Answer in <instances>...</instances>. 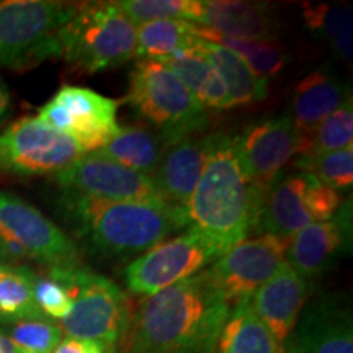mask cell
<instances>
[{"label": "cell", "mask_w": 353, "mask_h": 353, "mask_svg": "<svg viewBox=\"0 0 353 353\" xmlns=\"http://www.w3.org/2000/svg\"><path fill=\"white\" fill-rule=\"evenodd\" d=\"M216 348L218 353H280L270 332L250 306V299L231 306Z\"/></svg>", "instance_id": "cell-26"}, {"label": "cell", "mask_w": 353, "mask_h": 353, "mask_svg": "<svg viewBox=\"0 0 353 353\" xmlns=\"http://www.w3.org/2000/svg\"><path fill=\"white\" fill-rule=\"evenodd\" d=\"M304 23L311 32L329 41L334 51L352 63V8L348 6H306Z\"/></svg>", "instance_id": "cell-28"}, {"label": "cell", "mask_w": 353, "mask_h": 353, "mask_svg": "<svg viewBox=\"0 0 353 353\" xmlns=\"http://www.w3.org/2000/svg\"><path fill=\"white\" fill-rule=\"evenodd\" d=\"M52 353H112L107 350L101 343L95 341H87V339L65 337L59 342Z\"/></svg>", "instance_id": "cell-35"}, {"label": "cell", "mask_w": 353, "mask_h": 353, "mask_svg": "<svg viewBox=\"0 0 353 353\" xmlns=\"http://www.w3.org/2000/svg\"><path fill=\"white\" fill-rule=\"evenodd\" d=\"M61 57L88 76L121 68L136 57V26L114 2L77 3L61 32Z\"/></svg>", "instance_id": "cell-4"}, {"label": "cell", "mask_w": 353, "mask_h": 353, "mask_svg": "<svg viewBox=\"0 0 353 353\" xmlns=\"http://www.w3.org/2000/svg\"><path fill=\"white\" fill-rule=\"evenodd\" d=\"M350 99V85L329 70H314L294 87L288 114L301 132L304 152L309 151V141L316 128Z\"/></svg>", "instance_id": "cell-20"}, {"label": "cell", "mask_w": 353, "mask_h": 353, "mask_svg": "<svg viewBox=\"0 0 353 353\" xmlns=\"http://www.w3.org/2000/svg\"><path fill=\"white\" fill-rule=\"evenodd\" d=\"M224 250L196 228L170 241H162L143 252L125 268V283L132 294L149 298L161 290L198 275L214 263Z\"/></svg>", "instance_id": "cell-9"}, {"label": "cell", "mask_w": 353, "mask_h": 353, "mask_svg": "<svg viewBox=\"0 0 353 353\" xmlns=\"http://www.w3.org/2000/svg\"><path fill=\"white\" fill-rule=\"evenodd\" d=\"M206 38V30L183 20H157L136 26V57L162 61Z\"/></svg>", "instance_id": "cell-25"}, {"label": "cell", "mask_w": 353, "mask_h": 353, "mask_svg": "<svg viewBox=\"0 0 353 353\" xmlns=\"http://www.w3.org/2000/svg\"><path fill=\"white\" fill-rule=\"evenodd\" d=\"M68 286L72 309L61 321V330L68 337L87 339L114 353L123 335L131 327L128 298L110 278L94 273L82 265L48 268Z\"/></svg>", "instance_id": "cell-5"}, {"label": "cell", "mask_w": 353, "mask_h": 353, "mask_svg": "<svg viewBox=\"0 0 353 353\" xmlns=\"http://www.w3.org/2000/svg\"><path fill=\"white\" fill-rule=\"evenodd\" d=\"M265 192L245 174L236 136L213 132V148L187 205L190 226L214 241L224 254L259 232Z\"/></svg>", "instance_id": "cell-3"}, {"label": "cell", "mask_w": 353, "mask_h": 353, "mask_svg": "<svg viewBox=\"0 0 353 353\" xmlns=\"http://www.w3.org/2000/svg\"><path fill=\"white\" fill-rule=\"evenodd\" d=\"M294 169L311 174L337 193H350L353 185V145L341 151L312 154L294 159Z\"/></svg>", "instance_id": "cell-29"}, {"label": "cell", "mask_w": 353, "mask_h": 353, "mask_svg": "<svg viewBox=\"0 0 353 353\" xmlns=\"http://www.w3.org/2000/svg\"><path fill=\"white\" fill-rule=\"evenodd\" d=\"M283 353H353L352 311L341 299H316L286 341Z\"/></svg>", "instance_id": "cell-17"}, {"label": "cell", "mask_w": 353, "mask_h": 353, "mask_svg": "<svg viewBox=\"0 0 353 353\" xmlns=\"http://www.w3.org/2000/svg\"><path fill=\"white\" fill-rule=\"evenodd\" d=\"M352 250V200L332 218L309 224L288 241L286 262L303 280L314 281L332 270Z\"/></svg>", "instance_id": "cell-16"}, {"label": "cell", "mask_w": 353, "mask_h": 353, "mask_svg": "<svg viewBox=\"0 0 353 353\" xmlns=\"http://www.w3.org/2000/svg\"><path fill=\"white\" fill-rule=\"evenodd\" d=\"M196 48L206 57L211 68L218 72V76L223 79L232 107L250 105L267 99L268 81L255 76L252 69L237 52L206 38L200 39Z\"/></svg>", "instance_id": "cell-22"}, {"label": "cell", "mask_w": 353, "mask_h": 353, "mask_svg": "<svg viewBox=\"0 0 353 353\" xmlns=\"http://www.w3.org/2000/svg\"><path fill=\"white\" fill-rule=\"evenodd\" d=\"M167 145L157 131L138 125L120 128L99 152L152 179Z\"/></svg>", "instance_id": "cell-24"}, {"label": "cell", "mask_w": 353, "mask_h": 353, "mask_svg": "<svg viewBox=\"0 0 353 353\" xmlns=\"http://www.w3.org/2000/svg\"><path fill=\"white\" fill-rule=\"evenodd\" d=\"M52 176L63 192L114 201L165 203L152 179L118 164L101 152L82 154L72 164Z\"/></svg>", "instance_id": "cell-14"}, {"label": "cell", "mask_w": 353, "mask_h": 353, "mask_svg": "<svg viewBox=\"0 0 353 353\" xmlns=\"http://www.w3.org/2000/svg\"><path fill=\"white\" fill-rule=\"evenodd\" d=\"M307 293V281L285 262L276 275L260 286L250 298V306L270 332L280 353H283L286 341L301 316Z\"/></svg>", "instance_id": "cell-18"}, {"label": "cell", "mask_w": 353, "mask_h": 353, "mask_svg": "<svg viewBox=\"0 0 353 353\" xmlns=\"http://www.w3.org/2000/svg\"><path fill=\"white\" fill-rule=\"evenodd\" d=\"M0 265H6V260H3V254H2V247H0Z\"/></svg>", "instance_id": "cell-38"}, {"label": "cell", "mask_w": 353, "mask_h": 353, "mask_svg": "<svg viewBox=\"0 0 353 353\" xmlns=\"http://www.w3.org/2000/svg\"><path fill=\"white\" fill-rule=\"evenodd\" d=\"M206 39L223 44V46L237 52L245 61V64L252 69L255 76L262 77L265 81L275 77L280 70L285 69V65L290 61L288 54L273 41L221 37V34L210 32V30H206Z\"/></svg>", "instance_id": "cell-30"}, {"label": "cell", "mask_w": 353, "mask_h": 353, "mask_svg": "<svg viewBox=\"0 0 353 353\" xmlns=\"http://www.w3.org/2000/svg\"><path fill=\"white\" fill-rule=\"evenodd\" d=\"M34 299L44 317L63 321L72 309V298L63 281L51 272L46 275H34Z\"/></svg>", "instance_id": "cell-34"}, {"label": "cell", "mask_w": 353, "mask_h": 353, "mask_svg": "<svg viewBox=\"0 0 353 353\" xmlns=\"http://www.w3.org/2000/svg\"><path fill=\"white\" fill-rule=\"evenodd\" d=\"M198 23L229 38L273 41L278 37V23L272 7L263 2L201 0Z\"/></svg>", "instance_id": "cell-21"}, {"label": "cell", "mask_w": 353, "mask_h": 353, "mask_svg": "<svg viewBox=\"0 0 353 353\" xmlns=\"http://www.w3.org/2000/svg\"><path fill=\"white\" fill-rule=\"evenodd\" d=\"M59 208L77 239L95 257L143 254L190 226L187 210L165 203L114 201L63 192Z\"/></svg>", "instance_id": "cell-2"}, {"label": "cell", "mask_w": 353, "mask_h": 353, "mask_svg": "<svg viewBox=\"0 0 353 353\" xmlns=\"http://www.w3.org/2000/svg\"><path fill=\"white\" fill-rule=\"evenodd\" d=\"M126 101L154 126L167 144L208 126L205 107L161 61H138L130 72Z\"/></svg>", "instance_id": "cell-7"}, {"label": "cell", "mask_w": 353, "mask_h": 353, "mask_svg": "<svg viewBox=\"0 0 353 353\" xmlns=\"http://www.w3.org/2000/svg\"><path fill=\"white\" fill-rule=\"evenodd\" d=\"M74 139L37 117H23L0 132V174L54 175L82 156Z\"/></svg>", "instance_id": "cell-12"}, {"label": "cell", "mask_w": 353, "mask_h": 353, "mask_svg": "<svg viewBox=\"0 0 353 353\" xmlns=\"http://www.w3.org/2000/svg\"><path fill=\"white\" fill-rule=\"evenodd\" d=\"M120 101L85 87L64 85L38 112V120L77 143L83 154L99 152L117 134Z\"/></svg>", "instance_id": "cell-11"}, {"label": "cell", "mask_w": 353, "mask_h": 353, "mask_svg": "<svg viewBox=\"0 0 353 353\" xmlns=\"http://www.w3.org/2000/svg\"><path fill=\"white\" fill-rule=\"evenodd\" d=\"M236 145L245 174L265 193L291 159L304 152L301 132L288 113L250 123L236 136Z\"/></svg>", "instance_id": "cell-15"}, {"label": "cell", "mask_w": 353, "mask_h": 353, "mask_svg": "<svg viewBox=\"0 0 353 353\" xmlns=\"http://www.w3.org/2000/svg\"><path fill=\"white\" fill-rule=\"evenodd\" d=\"M114 3L134 26L157 20L198 23L201 17V0H120Z\"/></svg>", "instance_id": "cell-31"}, {"label": "cell", "mask_w": 353, "mask_h": 353, "mask_svg": "<svg viewBox=\"0 0 353 353\" xmlns=\"http://www.w3.org/2000/svg\"><path fill=\"white\" fill-rule=\"evenodd\" d=\"M12 108V97L6 83L0 81V126L7 120Z\"/></svg>", "instance_id": "cell-36"}, {"label": "cell", "mask_w": 353, "mask_h": 353, "mask_svg": "<svg viewBox=\"0 0 353 353\" xmlns=\"http://www.w3.org/2000/svg\"><path fill=\"white\" fill-rule=\"evenodd\" d=\"M0 247L6 265L21 260H33L48 268L81 265V250L63 229L7 192H0Z\"/></svg>", "instance_id": "cell-8"}, {"label": "cell", "mask_w": 353, "mask_h": 353, "mask_svg": "<svg viewBox=\"0 0 353 353\" xmlns=\"http://www.w3.org/2000/svg\"><path fill=\"white\" fill-rule=\"evenodd\" d=\"M341 205V193L311 174L299 170L280 174L265 193L259 232L290 241L309 224L329 221Z\"/></svg>", "instance_id": "cell-10"}, {"label": "cell", "mask_w": 353, "mask_h": 353, "mask_svg": "<svg viewBox=\"0 0 353 353\" xmlns=\"http://www.w3.org/2000/svg\"><path fill=\"white\" fill-rule=\"evenodd\" d=\"M161 63L175 74V77L188 88L190 94L200 101L201 107L214 110L232 108L223 79L211 68L196 44L165 57Z\"/></svg>", "instance_id": "cell-23"}, {"label": "cell", "mask_w": 353, "mask_h": 353, "mask_svg": "<svg viewBox=\"0 0 353 353\" xmlns=\"http://www.w3.org/2000/svg\"><path fill=\"white\" fill-rule=\"evenodd\" d=\"M231 306L208 272L144 298L130 327V353H214Z\"/></svg>", "instance_id": "cell-1"}, {"label": "cell", "mask_w": 353, "mask_h": 353, "mask_svg": "<svg viewBox=\"0 0 353 353\" xmlns=\"http://www.w3.org/2000/svg\"><path fill=\"white\" fill-rule=\"evenodd\" d=\"M77 3L0 0V68L26 70L61 57V32Z\"/></svg>", "instance_id": "cell-6"}, {"label": "cell", "mask_w": 353, "mask_h": 353, "mask_svg": "<svg viewBox=\"0 0 353 353\" xmlns=\"http://www.w3.org/2000/svg\"><path fill=\"white\" fill-rule=\"evenodd\" d=\"M17 353H52L63 341V330L48 319L13 322L8 334Z\"/></svg>", "instance_id": "cell-33"}, {"label": "cell", "mask_w": 353, "mask_h": 353, "mask_svg": "<svg viewBox=\"0 0 353 353\" xmlns=\"http://www.w3.org/2000/svg\"><path fill=\"white\" fill-rule=\"evenodd\" d=\"M0 353H17L15 345H13L10 337L0 330Z\"/></svg>", "instance_id": "cell-37"}, {"label": "cell", "mask_w": 353, "mask_h": 353, "mask_svg": "<svg viewBox=\"0 0 353 353\" xmlns=\"http://www.w3.org/2000/svg\"><path fill=\"white\" fill-rule=\"evenodd\" d=\"M213 148V134L187 136L165 148L152 182L170 206L187 210Z\"/></svg>", "instance_id": "cell-19"}, {"label": "cell", "mask_w": 353, "mask_h": 353, "mask_svg": "<svg viewBox=\"0 0 353 353\" xmlns=\"http://www.w3.org/2000/svg\"><path fill=\"white\" fill-rule=\"evenodd\" d=\"M288 241L273 234H260L229 249L208 268L211 280L229 306L250 299L252 294L286 262Z\"/></svg>", "instance_id": "cell-13"}, {"label": "cell", "mask_w": 353, "mask_h": 353, "mask_svg": "<svg viewBox=\"0 0 353 353\" xmlns=\"http://www.w3.org/2000/svg\"><path fill=\"white\" fill-rule=\"evenodd\" d=\"M37 273L20 265H0V322L46 319L34 299Z\"/></svg>", "instance_id": "cell-27"}, {"label": "cell", "mask_w": 353, "mask_h": 353, "mask_svg": "<svg viewBox=\"0 0 353 353\" xmlns=\"http://www.w3.org/2000/svg\"><path fill=\"white\" fill-rule=\"evenodd\" d=\"M353 145V101H345L341 108L329 114L316 128L309 141V151L312 154L332 152ZM306 154V152H304Z\"/></svg>", "instance_id": "cell-32"}]
</instances>
